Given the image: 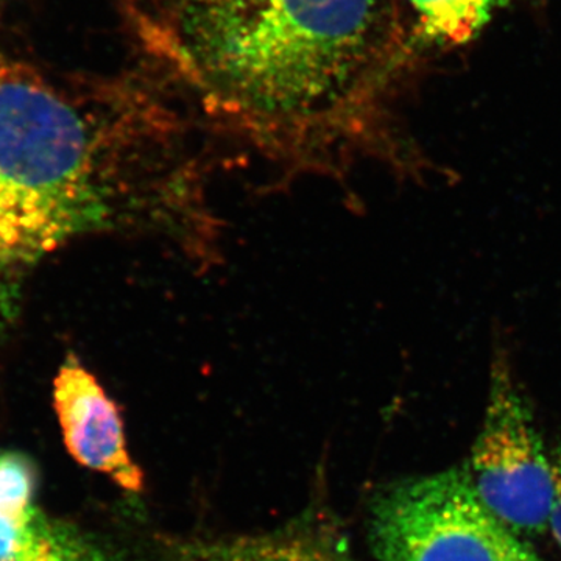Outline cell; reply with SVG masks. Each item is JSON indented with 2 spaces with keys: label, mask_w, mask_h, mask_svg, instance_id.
I'll return each instance as SVG.
<instances>
[{
  "label": "cell",
  "mask_w": 561,
  "mask_h": 561,
  "mask_svg": "<svg viewBox=\"0 0 561 561\" xmlns=\"http://www.w3.org/2000/svg\"><path fill=\"white\" fill-rule=\"evenodd\" d=\"M140 46L203 119L287 175L342 179L397 151L387 102L412 39L401 0H125Z\"/></svg>",
  "instance_id": "1"
},
{
  "label": "cell",
  "mask_w": 561,
  "mask_h": 561,
  "mask_svg": "<svg viewBox=\"0 0 561 561\" xmlns=\"http://www.w3.org/2000/svg\"><path fill=\"white\" fill-rule=\"evenodd\" d=\"M209 162L162 92L111 81L77 99L0 62V311L50 251L94 231L220 254Z\"/></svg>",
  "instance_id": "2"
},
{
  "label": "cell",
  "mask_w": 561,
  "mask_h": 561,
  "mask_svg": "<svg viewBox=\"0 0 561 561\" xmlns=\"http://www.w3.org/2000/svg\"><path fill=\"white\" fill-rule=\"evenodd\" d=\"M371 541L378 561H541L460 470L383 491L371 512Z\"/></svg>",
  "instance_id": "3"
},
{
  "label": "cell",
  "mask_w": 561,
  "mask_h": 561,
  "mask_svg": "<svg viewBox=\"0 0 561 561\" xmlns=\"http://www.w3.org/2000/svg\"><path fill=\"white\" fill-rule=\"evenodd\" d=\"M468 476L485 507L512 530L534 534L548 527L552 465L502 350L491 364L489 404Z\"/></svg>",
  "instance_id": "4"
},
{
  "label": "cell",
  "mask_w": 561,
  "mask_h": 561,
  "mask_svg": "<svg viewBox=\"0 0 561 561\" xmlns=\"http://www.w3.org/2000/svg\"><path fill=\"white\" fill-rule=\"evenodd\" d=\"M54 405L73 459L110 476L122 489L142 490L144 474L128 454L116 402L73 354L66 357L55 378Z\"/></svg>",
  "instance_id": "5"
},
{
  "label": "cell",
  "mask_w": 561,
  "mask_h": 561,
  "mask_svg": "<svg viewBox=\"0 0 561 561\" xmlns=\"http://www.w3.org/2000/svg\"><path fill=\"white\" fill-rule=\"evenodd\" d=\"M36 486L32 460L20 453L0 454V557L13 552L39 515Z\"/></svg>",
  "instance_id": "6"
},
{
  "label": "cell",
  "mask_w": 561,
  "mask_h": 561,
  "mask_svg": "<svg viewBox=\"0 0 561 561\" xmlns=\"http://www.w3.org/2000/svg\"><path fill=\"white\" fill-rule=\"evenodd\" d=\"M415 14L423 38L463 44L474 38L494 14L515 0H404Z\"/></svg>",
  "instance_id": "7"
},
{
  "label": "cell",
  "mask_w": 561,
  "mask_h": 561,
  "mask_svg": "<svg viewBox=\"0 0 561 561\" xmlns=\"http://www.w3.org/2000/svg\"><path fill=\"white\" fill-rule=\"evenodd\" d=\"M0 561H111L101 546L77 527L39 512L20 545Z\"/></svg>",
  "instance_id": "8"
},
{
  "label": "cell",
  "mask_w": 561,
  "mask_h": 561,
  "mask_svg": "<svg viewBox=\"0 0 561 561\" xmlns=\"http://www.w3.org/2000/svg\"><path fill=\"white\" fill-rule=\"evenodd\" d=\"M549 526L561 546V451L557 454L552 463V507Z\"/></svg>",
  "instance_id": "9"
}]
</instances>
